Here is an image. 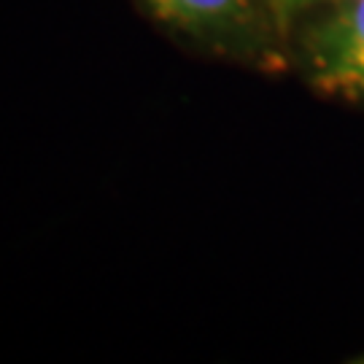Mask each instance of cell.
<instances>
[{
  "instance_id": "cell-1",
  "label": "cell",
  "mask_w": 364,
  "mask_h": 364,
  "mask_svg": "<svg viewBox=\"0 0 364 364\" xmlns=\"http://www.w3.org/2000/svg\"><path fill=\"white\" fill-rule=\"evenodd\" d=\"M162 25L210 52L267 65L278 60L275 25L267 0H144Z\"/></svg>"
},
{
  "instance_id": "cell-2",
  "label": "cell",
  "mask_w": 364,
  "mask_h": 364,
  "mask_svg": "<svg viewBox=\"0 0 364 364\" xmlns=\"http://www.w3.org/2000/svg\"><path fill=\"white\" fill-rule=\"evenodd\" d=\"M299 63L318 92L364 103V0L308 14Z\"/></svg>"
},
{
  "instance_id": "cell-3",
  "label": "cell",
  "mask_w": 364,
  "mask_h": 364,
  "mask_svg": "<svg viewBox=\"0 0 364 364\" xmlns=\"http://www.w3.org/2000/svg\"><path fill=\"white\" fill-rule=\"evenodd\" d=\"M338 3H348V0H267L270 14H273L275 25L281 27V33L294 27V22L302 19V16L321 11L326 6H338Z\"/></svg>"
}]
</instances>
